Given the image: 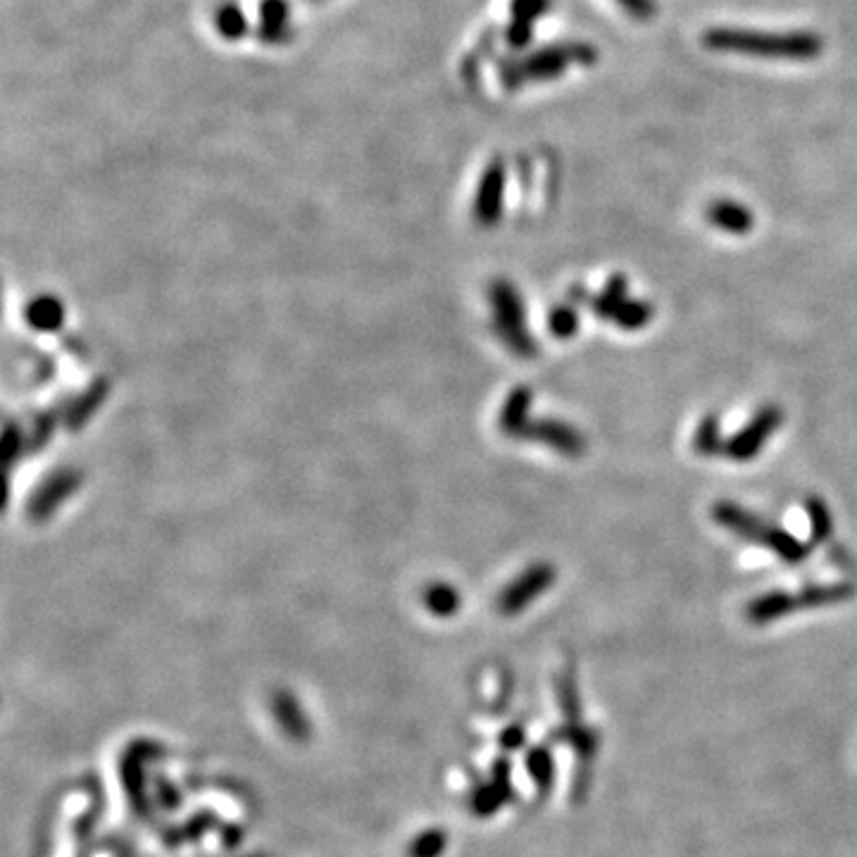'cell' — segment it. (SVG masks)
<instances>
[{"instance_id": "5bb4252c", "label": "cell", "mask_w": 857, "mask_h": 857, "mask_svg": "<svg viewBox=\"0 0 857 857\" xmlns=\"http://www.w3.org/2000/svg\"><path fill=\"white\" fill-rule=\"evenodd\" d=\"M653 317H655L653 303H646V300H636V298H627L617 308L615 317H612V322H615L619 329L638 331V329L648 327L650 319Z\"/></svg>"}, {"instance_id": "3957f363", "label": "cell", "mask_w": 857, "mask_h": 857, "mask_svg": "<svg viewBox=\"0 0 857 857\" xmlns=\"http://www.w3.org/2000/svg\"><path fill=\"white\" fill-rule=\"evenodd\" d=\"M598 60V50L588 43H567V46L543 48L529 58L510 62L503 67V84L508 89H517L524 81L555 79L567 70L569 65H593Z\"/></svg>"}, {"instance_id": "9a60e30c", "label": "cell", "mask_w": 857, "mask_h": 857, "mask_svg": "<svg viewBox=\"0 0 857 857\" xmlns=\"http://www.w3.org/2000/svg\"><path fill=\"white\" fill-rule=\"evenodd\" d=\"M529 400L531 393L527 389H517L512 393L508 405H505L503 410V429L510 431V434H522L524 429H527V410H529Z\"/></svg>"}, {"instance_id": "52a82bcc", "label": "cell", "mask_w": 857, "mask_h": 857, "mask_svg": "<svg viewBox=\"0 0 857 857\" xmlns=\"http://www.w3.org/2000/svg\"><path fill=\"white\" fill-rule=\"evenodd\" d=\"M522 434H527L531 441L546 443L548 448L558 450L567 458H579L586 453V436L577 427L558 422V419H543V422L531 424Z\"/></svg>"}, {"instance_id": "277c9868", "label": "cell", "mask_w": 857, "mask_h": 857, "mask_svg": "<svg viewBox=\"0 0 857 857\" xmlns=\"http://www.w3.org/2000/svg\"><path fill=\"white\" fill-rule=\"evenodd\" d=\"M781 424H784V410H781L779 405H765V408H760L750 417L746 427L738 429L736 434L724 443V455L734 462L755 460Z\"/></svg>"}, {"instance_id": "ac0fdd59", "label": "cell", "mask_w": 857, "mask_h": 857, "mask_svg": "<svg viewBox=\"0 0 857 857\" xmlns=\"http://www.w3.org/2000/svg\"><path fill=\"white\" fill-rule=\"evenodd\" d=\"M548 327L558 339H569V336H574L579 331V312L569 308V305H560V308L550 312Z\"/></svg>"}, {"instance_id": "e0dca14e", "label": "cell", "mask_w": 857, "mask_h": 857, "mask_svg": "<svg viewBox=\"0 0 857 857\" xmlns=\"http://www.w3.org/2000/svg\"><path fill=\"white\" fill-rule=\"evenodd\" d=\"M808 517H810V531H812V539L815 541H827L831 529H834V522H831V512L827 505H824V500L819 498H810L808 500Z\"/></svg>"}, {"instance_id": "2e32d148", "label": "cell", "mask_w": 857, "mask_h": 857, "mask_svg": "<svg viewBox=\"0 0 857 857\" xmlns=\"http://www.w3.org/2000/svg\"><path fill=\"white\" fill-rule=\"evenodd\" d=\"M215 22H217V29H220V34L227 36L229 41H239L248 31L246 15H243L236 5H222V8L217 10Z\"/></svg>"}, {"instance_id": "7a4b0ae2", "label": "cell", "mask_w": 857, "mask_h": 857, "mask_svg": "<svg viewBox=\"0 0 857 857\" xmlns=\"http://www.w3.org/2000/svg\"><path fill=\"white\" fill-rule=\"evenodd\" d=\"M712 519H715L719 527L734 531L741 539L769 548L777 558L788 562V565H798V562H803L810 553V548L805 546L803 541H798L796 536L788 534L786 529L767 522V519L741 508V505L731 503V500H719V503L712 505Z\"/></svg>"}, {"instance_id": "5b68a950", "label": "cell", "mask_w": 857, "mask_h": 857, "mask_svg": "<svg viewBox=\"0 0 857 857\" xmlns=\"http://www.w3.org/2000/svg\"><path fill=\"white\" fill-rule=\"evenodd\" d=\"M493 308L498 317V331L505 343L519 355H534L536 341L527 334L524 327V308L519 293L512 289L508 281H498L493 286Z\"/></svg>"}, {"instance_id": "7402d4cb", "label": "cell", "mask_w": 857, "mask_h": 857, "mask_svg": "<svg viewBox=\"0 0 857 857\" xmlns=\"http://www.w3.org/2000/svg\"><path fill=\"white\" fill-rule=\"evenodd\" d=\"M619 3H622L631 15H636L638 20H646V17H650L655 12L653 0H619Z\"/></svg>"}, {"instance_id": "ba28073f", "label": "cell", "mask_w": 857, "mask_h": 857, "mask_svg": "<svg viewBox=\"0 0 857 857\" xmlns=\"http://www.w3.org/2000/svg\"><path fill=\"white\" fill-rule=\"evenodd\" d=\"M708 220L712 227L731 236H743L755 227V215L750 212L748 205L729 198H719L715 203H710Z\"/></svg>"}, {"instance_id": "d6986e66", "label": "cell", "mask_w": 857, "mask_h": 857, "mask_svg": "<svg viewBox=\"0 0 857 857\" xmlns=\"http://www.w3.org/2000/svg\"><path fill=\"white\" fill-rule=\"evenodd\" d=\"M529 772L534 774L536 784H539L543 791L550 788V784H553V758L548 755V750L539 748L529 755Z\"/></svg>"}, {"instance_id": "30bf717a", "label": "cell", "mask_w": 857, "mask_h": 857, "mask_svg": "<svg viewBox=\"0 0 857 857\" xmlns=\"http://www.w3.org/2000/svg\"><path fill=\"white\" fill-rule=\"evenodd\" d=\"M503 191H505V170L503 162H493L481 179L479 196H477V217L484 224L496 222L503 208Z\"/></svg>"}, {"instance_id": "44dd1931", "label": "cell", "mask_w": 857, "mask_h": 857, "mask_svg": "<svg viewBox=\"0 0 857 857\" xmlns=\"http://www.w3.org/2000/svg\"><path fill=\"white\" fill-rule=\"evenodd\" d=\"M529 41H531V24L529 22H522V20L512 22L510 29H508V43H510V46L522 48V46H527Z\"/></svg>"}, {"instance_id": "8fae6325", "label": "cell", "mask_w": 857, "mask_h": 857, "mask_svg": "<svg viewBox=\"0 0 857 857\" xmlns=\"http://www.w3.org/2000/svg\"><path fill=\"white\" fill-rule=\"evenodd\" d=\"M289 36V5L286 0H262L260 39L265 43L286 41Z\"/></svg>"}, {"instance_id": "8992f818", "label": "cell", "mask_w": 857, "mask_h": 857, "mask_svg": "<svg viewBox=\"0 0 857 857\" xmlns=\"http://www.w3.org/2000/svg\"><path fill=\"white\" fill-rule=\"evenodd\" d=\"M555 577H558V574H555V567L546 565V562H539V565L529 567L522 577H517L508 588H505V593L500 596V610H503L505 615L522 612L531 600H536L550 584H555Z\"/></svg>"}, {"instance_id": "9c48e42d", "label": "cell", "mask_w": 857, "mask_h": 857, "mask_svg": "<svg viewBox=\"0 0 857 857\" xmlns=\"http://www.w3.org/2000/svg\"><path fill=\"white\" fill-rule=\"evenodd\" d=\"M798 598L796 593H788V591H769L762 593V596L753 598L748 603L746 608V617L748 622L753 624H769V622H777V619H784L788 615H793V612H798Z\"/></svg>"}, {"instance_id": "4fadbf2b", "label": "cell", "mask_w": 857, "mask_h": 857, "mask_svg": "<svg viewBox=\"0 0 857 857\" xmlns=\"http://www.w3.org/2000/svg\"><path fill=\"white\" fill-rule=\"evenodd\" d=\"M724 443L727 441L722 439L717 415H705L700 419L696 431H693V450H696L698 455H705V458H710V455H724Z\"/></svg>"}, {"instance_id": "6da1fadb", "label": "cell", "mask_w": 857, "mask_h": 857, "mask_svg": "<svg viewBox=\"0 0 857 857\" xmlns=\"http://www.w3.org/2000/svg\"><path fill=\"white\" fill-rule=\"evenodd\" d=\"M703 43L712 50L758 55V58L772 60H812L824 50V41L812 31L774 34V31L719 27L705 31Z\"/></svg>"}, {"instance_id": "7c38bea8", "label": "cell", "mask_w": 857, "mask_h": 857, "mask_svg": "<svg viewBox=\"0 0 857 857\" xmlns=\"http://www.w3.org/2000/svg\"><path fill=\"white\" fill-rule=\"evenodd\" d=\"M627 293H629L627 279H624L622 274H615V277H610L608 284H605L603 293H598V296H584L581 291H577V296L584 298L588 303V308L596 312L600 319H612L615 317L619 305H622L624 300L629 298Z\"/></svg>"}, {"instance_id": "ffe728a7", "label": "cell", "mask_w": 857, "mask_h": 857, "mask_svg": "<svg viewBox=\"0 0 857 857\" xmlns=\"http://www.w3.org/2000/svg\"><path fill=\"white\" fill-rule=\"evenodd\" d=\"M548 5L550 0H515L512 3V15H515V20L531 24L548 10Z\"/></svg>"}]
</instances>
